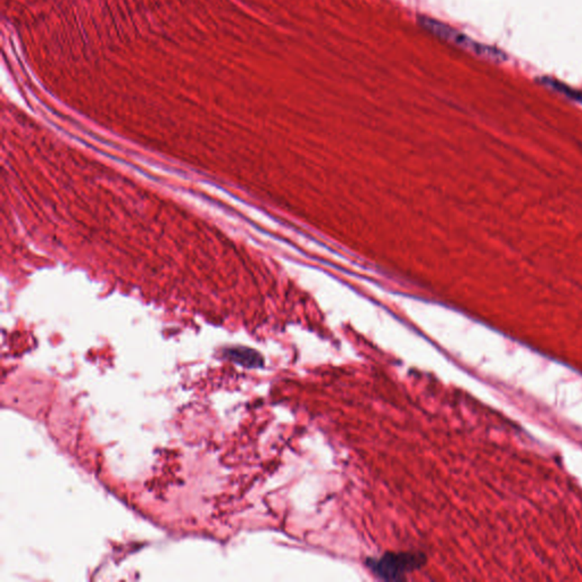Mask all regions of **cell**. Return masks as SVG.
<instances>
[{
	"mask_svg": "<svg viewBox=\"0 0 582 582\" xmlns=\"http://www.w3.org/2000/svg\"><path fill=\"white\" fill-rule=\"evenodd\" d=\"M424 563L423 554L387 553L382 558L369 560L367 567L381 579L403 580L407 573L418 570Z\"/></svg>",
	"mask_w": 582,
	"mask_h": 582,
	"instance_id": "1",
	"label": "cell"
},
{
	"mask_svg": "<svg viewBox=\"0 0 582 582\" xmlns=\"http://www.w3.org/2000/svg\"><path fill=\"white\" fill-rule=\"evenodd\" d=\"M420 23L422 24V26H424V29L436 34V36H439V37L443 38L445 40L456 43V45H459V46L463 47V48H466V49L470 50V52H473V53L477 54V55L484 56V57H487V59H497V61L505 59L504 54L502 52H499L496 48L486 46V45H482V43L472 40V39L466 37L464 34L459 33V31H456L454 29L443 24L441 22L434 21L432 19H427V17H420Z\"/></svg>",
	"mask_w": 582,
	"mask_h": 582,
	"instance_id": "2",
	"label": "cell"
},
{
	"mask_svg": "<svg viewBox=\"0 0 582 582\" xmlns=\"http://www.w3.org/2000/svg\"><path fill=\"white\" fill-rule=\"evenodd\" d=\"M225 356L234 363L243 365V367H263L264 360L261 354L254 349H246V347H233L224 351Z\"/></svg>",
	"mask_w": 582,
	"mask_h": 582,
	"instance_id": "3",
	"label": "cell"
},
{
	"mask_svg": "<svg viewBox=\"0 0 582 582\" xmlns=\"http://www.w3.org/2000/svg\"><path fill=\"white\" fill-rule=\"evenodd\" d=\"M542 82L547 84V86H551L553 89L558 90V93H564V95H567L569 98H572L573 100L581 102L582 104V93H579V91H576V90L571 89V88L565 86V84H560L558 81L551 80V79H549V77H544V79H542Z\"/></svg>",
	"mask_w": 582,
	"mask_h": 582,
	"instance_id": "4",
	"label": "cell"
}]
</instances>
